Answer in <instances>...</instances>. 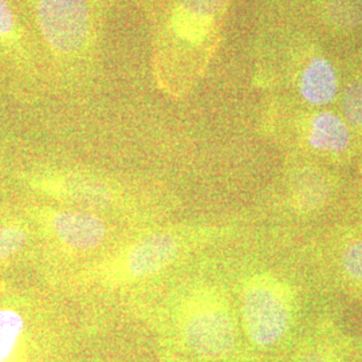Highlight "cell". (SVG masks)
I'll list each match as a JSON object with an SVG mask.
<instances>
[{
	"instance_id": "1",
	"label": "cell",
	"mask_w": 362,
	"mask_h": 362,
	"mask_svg": "<svg viewBox=\"0 0 362 362\" xmlns=\"http://www.w3.org/2000/svg\"><path fill=\"white\" fill-rule=\"evenodd\" d=\"M181 336L200 358L220 361L238 345V327L226 297L212 287H200L182 298L177 309Z\"/></svg>"
},
{
	"instance_id": "2",
	"label": "cell",
	"mask_w": 362,
	"mask_h": 362,
	"mask_svg": "<svg viewBox=\"0 0 362 362\" xmlns=\"http://www.w3.org/2000/svg\"><path fill=\"white\" fill-rule=\"evenodd\" d=\"M290 288L267 272L250 276L240 296L242 324L248 341L258 349H275L290 336L294 303Z\"/></svg>"
},
{
	"instance_id": "3",
	"label": "cell",
	"mask_w": 362,
	"mask_h": 362,
	"mask_svg": "<svg viewBox=\"0 0 362 362\" xmlns=\"http://www.w3.org/2000/svg\"><path fill=\"white\" fill-rule=\"evenodd\" d=\"M39 30L54 52H81L89 43L91 15L86 0H37Z\"/></svg>"
},
{
	"instance_id": "4",
	"label": "cell",
	"mask_w": 362,
	"mask_h": 362,
	"mask_svg": "<svg viewBox=\"0 0 362 362\" xmlns=\"http://www.w3.org/2000/svg\"><path fill=\"white\" fill-rule=\"evenodd\" d=\"M184 247L182 238L173 231H156L137 239L124 250L106 270L112 281H134L165 270Z\"/></svg>"
},
{
	"instance_id": "5",
	"label": "cell",
	"mask_w": 362,
	"mask_h": 362,
	"mask_svg": "<svg viewBox=\"0 0 362 362\" xmlns=\"http://www.w3.org/2000/svg\"><path fill=\"white\" fill-rule=\"evenodd\" d=\"M228 0H177L167 26V42L177 45V52H191L204 43Z\"/></svg>"
},
{
	"instance_id": "6",
	"label": "cell",
	"mask_w": 362,
	"mask_h": 362,
	"mask_svg": "<svg viewBox=\"0 0 362 362\" xmlns=\"http://www.w3.org/2000/svg\"><path fill=\"white\" fill-rule=\"evenodd\" d=\"M39 221L65 247L77 251H91L107 238V226L97 215L76 209H43Z\"/></svg>"
},
{
	"instance_id": "7",
	"label": "cell",
	"mask_w": 362,
	"mask_h": 362,
	"mask_svg": "<svg viewBox=\"0 0 362 362\" xmlns=\"http://www.w3.org/2000/svg\"><path fill=\"white\" fill-rule=\"evenodd\" d=\"M28 330L26 302L6 296L0 300V362H22Z\"/></svg>"
},
{
	"instance_id": "8",
	"label": "cell",
	"mask_w": 362,
	"mask_h": 362,
	"mask_svg": "<svg viewBox=\"0 0 362 362\" xmlns=\"http://www.w3.org/2000/svg\"><path fill=\"white\" fill-rule=\"evenodd\" d=\"M308 140L311 146L320 152L339 155L349 148L348 124L334 113H317L309 122Z\"/></svg>"
},
{
	"instance_id": "9",
	"label": "cell",
	"mask_w": 362,
	"mask_h": 362,
	"mask_svg": "<svg viewBox=\"0 0 362 362\" xmlns=\"http://www.w3.org/2000/svg\"><path fill=\"white\" fill-rule=\"evenodd\" d=\"M299 91L311 105L324 106L334 101L338 81L332 64L325 58H314L310 61L300 76Z\"/></svg>"
},
{
	"instance_id": "10",
	"label": "cell",
	"mask_w": 362,
	"mask_h": 362,
	"mask_svg": "<svg viewBox=\"0 0 362 362\" xmlns=\"http://www.w3.org/2000/svg\"><path fill=\"white\" fill-rule=\"evenodd\" d=\"M30 239L26 224L19 220H0V264L15 258Z\"/></svg>"
},
{
	"instance_id": "11",
	"label": "cell",
	"mask_w": 362,
	"mask_h": 362,
	"mask_svg": "<svg viewBox=\"0 0 362 362\" xmlns=\"http://www.w3.org/2000/svg\"><path fill=\"white\" fill-rule=\"evenodd\" d=\"M324 11L334 26H358L362 22V0H324Z\"/></svg>"
},
{
	"instance_id": "12",
	"label": "cell",
	"mask_w": 362,
	"mask_h": 362,
	"mask_svg": "<svg viewBox=\"0 0 362 362\" xmlns=\"http://www.w3.org/2000/svg\"><path fill=\"white\" fill-rule=\"evenodd\" d=\"M342 349L334 341L330 339H315L306 344L290 362H341Z\"/></svg>"
},
{
	"instance_id": "13",
	"label": "cell",
	"mask_w": 362,
	"mask_h": 362,
	"mask_svg": "<svg viewBox=\"0 0 362 362\" xmlns=\"http://www.w3.org/2000/svg\"><path fill=\"white\" fill-rule=\"evenodd\" d=\"M341 269L351 285L362 288V236H354L341 248Z\"/></svg>"
},
{
	"instance_id": "14",
	"label": "cell",
	"mask_w": 362,
	"mask_h": 362,
	"mask_svg": "<svg viewBox=\"0 0 362 362\" xmlns=\"http://www.w3.org/2000/svg\"><path fill=\"white\" fill-rule=\"evenodd\" d=\"M342 107L350 125L362 128V82L348 85L342 95Z\"/></svg>"
},
{
	"instance_id": "15",
	"label": "cell",
	"mask_w": 362,
	"mask_h": 362,
	"mask_svg": "<svg viewBox=\"0 0 362 362\" xmlns=\"http://www.w3.org/2000/svg\"><path fill=\"white\" fill-rule=\"evenodd\" d=\"M16 18L7 0H0V42H13L16 38Z\"/></svg>"
},
{
	"instance_id": "16",
	"label": "cell",
	"mask_w": 362,
	"mask_h": 362,
	"mask_svg": "<svg viewBox=\"0 0 362 362\" xmlns=\"http://www.w3.org/2000/svg\"><path fill=\"white\" fill-rule=\"evenodd\" d=\"M354 362H362V357H360V358H358V360H356V361Z\"/></svg>"
}]
</instances>
